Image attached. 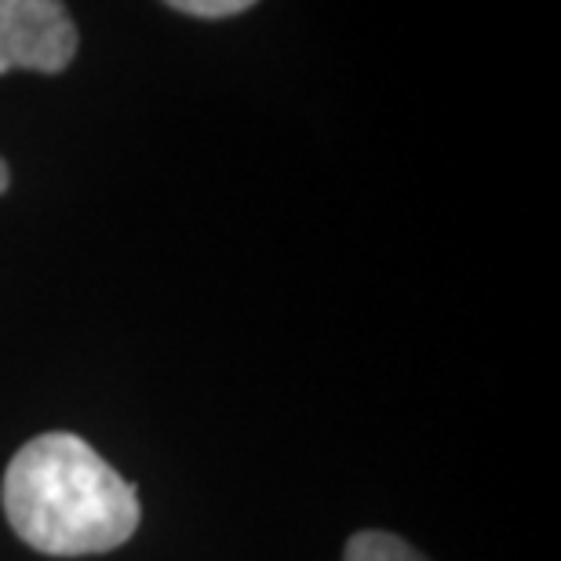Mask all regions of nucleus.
Instances as JSON below:
<instances>
[{
  "label": "nucleus",
  "instance_id": "1",
  "mask_svg": "<svg viewBox=\"0 0 561 561\" xmlns=\"http://www.w3.org/2000/svg\"><path fill=\"white\" fill-rule=\"evenodd\" d=\"M0 500L19 540L51 558L117 551L142 518L139 492L70 431L22 445L4 470Z\"/></svg>",
  "mask_w": 561,
  "mask_h": 561
},
{
  "label": "nucleus",
  "instance_id": "2",
  "mask_svg": "<svg viewBox=\"0 0 561 561\" xmlns=\"http://www.w3.org/2000/svg\"><path fill=\"white\" fill-rule=\"evenodd\" d=\"M77 44L70 8L59 0H0V77L11 70L62 73Z\"/></svg>",
  "mask_w": 561,
  "mask_h": 561
},
{
  "label": "nucleus",
  "instance_id": "3",
  "mask_svg": "<svg viewBox=\"0 0 561 561\" xmlns=\"http://www.w3.org/2000/svg\"><path fill=\"white\" fill-rule=\"evenodd\" d=\"M343 561H426V558L409 540H401V536H394V533L365 529V533H354L351 540H346Z\"/></svg>",
  "mask_w": 561,
  "mask_h": 561
},
{
  "label": "nucleus",
  "instance_id": "4",
  "mask_svg": "<svg viewBox=\"0 0 561 561\" xmlns=\"http://www.w3.org/2000/svg\"><path fill=\"white\" fill-rule=\"evenodd\" d=\"M168 8L183 11V15H194V19H233V15L252 11V0H172Z\"/></svg>",
  "mask_w": 561,
  "mask_h": 561
},
{
  "label": "nucleus",
  "instance_id": "5",
  "mask_svg": "<svg viewBox=\"0 0 561 561\" xmlns=\"http://www.w3.org/2000/svg\"><path fill=\"white\" fill-rule=\"evenodd\" d=\"M8 179H11V175H8V164L0 161V194H4V190H8Z\"/></svg>",
  "mask_w": 561,
  "mask_h": 561
}]
</instances>
